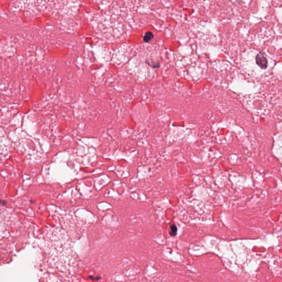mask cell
<instances>
[{"mask_svg": "<svg viewBox=\"0 0 282 282\" xmlns=\"http://www.w3.org/2000/svg\"><path fill=\"white\" fill-rule=\"evenodd\" d=\"M153 34L151 31H148L145 34L144 37H143V40H144V42L147 43L151 40V39H153Z\"/></svg>", "mask_w": 282, "mask_h": 282, "instance_id": "2", "label": "cell"}, {"mask_svg": "<svg viewBox=\"0 0 282 282\" xmlns=\"http://www.w3.org/2000/svg\"><path fill=\"white\" fill-rule=\"evenodd\" d=\"M256 62L258 66L262 69H266L268 66V61L262 54H258L256 55Z\"/></svg>", "mask_w": 282, "mask_h": 282, "instance_id": "1", "label": "cell"}, {"mask_svg": "<svg viewBox=\"0 0 282 282\" xmlns=\"http://www.w3.org/2000/svg\"><path fill=\"white\" fill-rule=\"evenodd\" d=\"M177 227L175 225H172L170 226V234L172 236H175L177 233Z\"/></svg>", "mask_w": 282, "mask_h": 282, "instance_id": "3", "label": "cell"}]
</instances>
